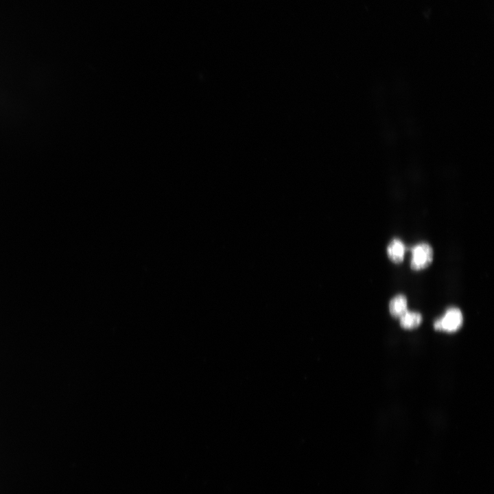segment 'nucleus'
Listing matches in <instances>:
<instances>
[{"label": "nucleus", "instance_id": "1", "mask_svg": "<svg viewBox=\"0 0 494 494\" xmlns=\"http://www.w3.org/2000/svg\"><path fill=\"white\" fill-rule=\"evenodd\" d=\"M412 251L410 266L414 270L425 269L432 263L433 250L428 244H419L413 247Z\"/></svg>", "mask_w": 494, "mask_h": 494}, {"label": "nucleus", "instance_id": "3", "mask_svg": "<svg viewBox=\"0 0 494 494\" xmlns=\"http://www.w3.org/2000/svg\"><path fill=\"white\" fill-rule=\"evenodd\" d=\"M405 246L398 239H392L387 247L389 259L394 263H399L403 260Z\"/></svg>", "mask_w": 494, "mask_h": 494}, {"label": "nucleus", "instance_id": "4", "mask_svg": "<svg viewBox=\"0 0 494 494\" xmlns=\"http://www.w3.org/2000/svg\"><path fill=\"white\" fill-rule=\"evenodd\" d=\"M389 311L394 318H400L407 311V299L404 295L398 294L389 303Z\"/></svg>", "mask_w": 494, "mask_h": 494}, {"label": "nucleus", "instance_id": "5", "mask_svg": "<svg viewBox=\"0 0 494 494\" xmlns=\"http://www.w3.org/2000/svg\"><path fill=\"white\" fill-rule=\"evenodd\" d=\"M400 325L406 329L416 328L422 321L421 315L415 311H406L400 318Z\"/></svg>", "mask_w": 494, "mask_h": 494}, {"label": "nucleus", "instance_id": "2", "mask_svg": "<svg viewBox=\"0 0 494 494\" xmlns=\"http://www.w3.org/2000/svg\"><path fill=\"white\" fill-rule=\"evenodd\" d=\"M462 314L459 309L449 308L444 316L439 318L441 330L450 333L454 332L460 329L462 324Z\"/></svg>", "mask_w": 494, "mask_h": 494}]
</instances>
